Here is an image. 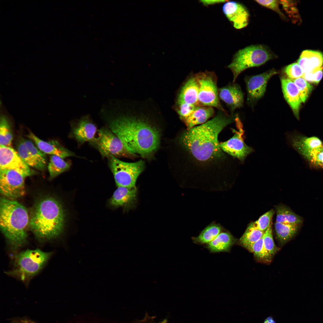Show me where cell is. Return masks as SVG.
Returning a JSON list of instances; mask_svg holds the SVG:
<instances>
[{
  "label": "cell",
  "mask_w": 323,
  "mask_h": 323,
  "mask_svg": "<svg viewBox=\"0 0 323 323\" xmlns=\"http://www.w3.org/2000/svg\"><path fill=\"white\" fill-rule=\"evenodd\" d=\"M234 120L226 111H220L211 120L184 132L180 138L181 143L199 161L220 158L223 155L218 140V135Z\"/></svg>",
  "instance_id": "cell-1"
},
{
  "label": "cell",
  "mask_w": 323,
  "mask_h": 323,
  "mask_svg": "<svg viewBox=\"0 0 323 323\" xmlns=\"http://www.w3.org/2000/svg\"><path fill=\"white\" fill-rule=\"evenodd\" d=\"M108 122L109 129L131 153L148 158L159 148L160 132L149 123L125 116L112 118Z\"/></svg>",
  "instance_id": "cell-2"
},
{
  "label": "cell",
  "mask_w": 323,
  "mask_h": 323,
  "mask_svg": "<svg viewBox=\"0 0 323 323\" xmlns=\"http://www.w3.org/2000/svg\"><path fill=\"white\" fill-rule=\"evenodd\" d=\"M30 220L28 211L21 204L4 197L0 201V227L12 248L17 249L26 243Z\"/></svg>",
  "instance_id": "cell-3"
},
{
  "label": "cell",
  "mask_w": 323,
  "mask_h": 323,
  "mask_svg": "<svg viewBox=\"0 0 323 323\" xmlns=\"http://www.w3.org/2000/svg\"><path fill=\"white\" fill-rule=\"evenodd\" d=\"M64 214L61 204L51 198L44 199L36 205L29 225L38 238L48 240L58 237L63 230Z\"/></svg>",
  "instance_id": "cell-4"
},
{
  "label": "cell",
  "mask_w": 323,
  "mask_h": 323,
  "mask_svg": "<svg viewBox=\"0 0 323 323\" xmlns=\"http://www.w3.org/2000/svg\"><path fill=\"white\" fill-rule=\"evenodd\" d=\"M52 254L39 249L22 252L17 255L13 268L7 274L23 281L28 280L42 268Z\"/></svg>",
  "instance_id": "cell-5"
},
{
  "label": "cell",
  "mask_w": 323,
  "mask_h": 323,
  "mask_svg": "<svg viewBox=\"0 0 323 323\" xmlns=\"http://www.w3.org/2000/svg\"><path fill=\"white\" fill-rule=\"evenodd\" d=\"M270 50L261 45H252L238 51L227 66L233 74V82L246 69L261 65L274 57Z\"/></svg>",
  "instance_id": "cell-6"
},
{
  "label": "cell",
  "mask_w": 323,
  "mask_h": 323,
  "mask_svg": "<svg viewBox=\"0 0 323 323\" xmlns=\"http://www.w3.org/2000/svg\"><path fill=\"white\" fill-rule=\"evenodd\" d=\"M110 157V167L117 186L136 187L137 179L145 168L144 161L140 160L134 162H127L112 156Z\"/></svg>",
  "instance_id": "cell-7"
},
{
  "label": "cell",
  "mask_w": 323,
  "mask_h": 323,
  "mask_svg": "<svg viewBox=\"0 0 323 323\" xmlns=\"http://www.w3.org/2000/svg\"><path fill=\"white\" fill-rule=\"evenodd\" d=\"M195 75L199 85V105L215 108L220 111H225L220 101L217 77L215 73L205 71Z\"/></svg>",
  "instance_id": "cell-8"
},
{
  "label": "cell",
  "mask_w": 323,
  "mask_h": 323,
  "mask_svg": "<svg viewBox=\"0 0 323 323\" xmlns=\"http://www.w3.org/2000/svg\"><path fill=\"white\" fill-rule=\"evenodd\" d=\"M92 141L104 157L112 156L134 158L136 156L129 152L118 136L107 128L98 130L97 136Z\"/></svg>",
  "instance_id": "cell-9"
},
{
  "label": "cell",
  "mask_w": 323,
  "mask_h": 323,
  "mask_svg": "<svg viewBox=\"0 0 323 323\" xmlns=\"http://www.w3.org/2000/svg\"><path fill=\"white\" fill-rule=\"evenodd\" d=\"M25 176L14 170L0 168V191L3 197L15 200L25 194Z\"/></svg>",
  "instance_id": "cell-10"
},
{
  "label": "cell",
  "mask_w": 323,
  "mask_h": 323,
  "mask_svg": "<svg viewBox=\"0 0 323 323\" xmlns=\"http://www.w3.org/2000/svg\"><path fill=\"white\" fill-rule=\"evenodd\" d=\"M17 152L24 162L29 167L43 171L46 167V154L30 140L20 137L16 144Z\"/></svg>",
  "instance_id": "cell-11"
},
{
  "label": "cell",
  "mask_w": 323,
  "mask_h": 323,
  "mask_svg": "<svg viewBox=\"0 0 323 323\" xmlns=\"http://www.w3.org/2000/svg\"><path fill=\"white\" fill-rule=\"evenodd\" d=\"M0 168L16 171L25 177L37 172L31 168L22 160L17 151L11 147L0 146Z\"/></svg>",
  "instance_id": "cell-12"
},
{
  "label": "cell",
  "mask_w": 323,
  "mask_h": 323,
  "mask_svg": "<svg viewBox=\"0 0 323 323\" xmlns=\"http://www.w3.org/2000/svg\"><path fill=\"white\" fill-rule=\"evenodd\" d=\"M277 73L275 69H272L246 79L248 99L249 101L254 102L263 96L269 80Z\"/></svg>",
  "instance_id": "cell-13"
},
{
  "label": "cell",
  "mask_w": 323,
  "mask_h": 323,
  "mask_svg": "<svg viewBox=\"0 0 323 323\" xmlns=\"http://www.w3.org/2000/svg\"><path fill=\"white\" fill-rule=\"evenodd\" d=\"M223 12L229 21L237 29L246 27L248 24L249 13L242 4L234 1L226 2L222 7Z\"/></svg>",
  "instance_id": "cell-14"
},
{
  "label": "cell",
  "mask_w": 323,
  "mask_h": 323,
  "mask_svg": "<svg viewBox=\"0 0 323 323\" xmlns=\"http://www.w3.org/2000/svg\"><path fill=\"white\" fill-rule=\"evenodd\" d=\"M243 133V130L240 129L229 140L220 143L222 150L241 161L253 151L252 149L244 142L242 137Z\"/></svg>",
  "instance_id": "cell-15"
},
{
  "label": "cell",
  "mask_w": 323,
  "mask_h": 323,
  "mask_svg": "<svg viewBox=\"0 0 323 323\" xmlns=\"http://www.w3.org/2000/svg\"><path fill=\"white\" fill-rule=\"evenodd\" d=\"M138 189L136 187H118L114 192L110 203L115 207H122L129 210L134 208L137 202Z\"/></svg>",
  "instance_id": "cell-16"
},
{
  "label": "cell",
  "mask_w": 323,
  "mask_h": 323,
  "mask_svg": "<svg viewBox=\"0 0 323 323\" xmlns=\"http://www.w3.org/2000/svg\"><path fill=\"white\" fill-rule=\"evenodd\" d=\"M220 99L227 106L231 113L241 107L243 103V94L240 86L234 82L218 89Z\"/></svg>",
  "instance_id": "cell-17"
},
{
  "label": "cell",
  "mask_w": 323,
  "mask_h": 323,
  "mask_svg": "<svg viewBox=\"0 0 323 323\" xmlns=\"http://www.w3.org/2000/svg\"><path fill=\"white\" fill-rule=\"evenodd\" d=\"M199 85L195 74L189 77L181 88L176 103L198 106Z\"/></svg>",
  "instance_id": "cell-18"
},
{
  "label": "cell",
  "mask_w": 323,
  "mask_h": 323,
  "mask_svg": "<svg viewBox=\"0 0 323 323\" xmlns=\"http://www.w3.org/2000/svg\"><path fill=\"white\" fill-rule=\"evenodd\" d=\"M27 136L35 144L37 147L45 154L56 155L62 158L74 155V153L65 148L57 140L46 141L42 140L31 132Z\"/></svg>",
  "instance_id": "cell-19"
},
{
  "label": "cell",
  "mask_w": 323,
  "mask_h": 323,
  "mask_svg": "<svg viewBox=\"0 0 323 323\" xmlns=\"http://www.w3.org/2000/svg\"><path fill=\"white\" fill-rule=\"evenodd\" d=\"M281 82L285 99L292 108L295 117L298 119L299 109L302 102L298 89L293 81L288 78L282 77Z\"/></svg>",
  "instance_id": "cell-20"
},
{
  "label": "cell",
  "mask_w": 323,
  "mask_h": 323,
  "mask_svg": "<svg viewBox=\"0 0 323 323\" xmlns=\"http://www.w3.org/2000/svg\"><path fill=\"white\" fill-rule=\"evenodd\" d=\"M297 63L303 74L312 72L322 67L323 55L319 51L305 50L302 52Z\"/></svg>",
  "instance_id": "cell-21"
},
{
  "label": "cell",
  "mask_w": 323,
  "mask_h": 323,
  "mask_svg": "<svg viewBox=\"0 0 323 323\" xmlns=\"http://www.w3.org/2000/svg\"><path fill=\"white\" fill-rule=\"evenodd\" d=\"M97 129L95 125L86 116L82 118L73 130L76 140L80 143L92 141L95 138Z\"/></svg>",
  "instance_id": "cell-22"
},
{
  "label": "cell",
  "mask_w": 323,
  "mask_h": 323,
  "mask_svg": "<svg viewBox=\"0 0 323 323\" xmlns=\"http://www.w3.org/2000/svg\"><path fill=\"white\" fill-rule=\"evenodd\" d=\"M294 147L310 162L316 166L323 168V150L322 147L310 149L303 145L295 137L291 138Z\"/></svg>",
  "instance_id": "cell-23"
},
{
  "label": "cell",
  "mask_w": 323,
  "mask_h": 323,
  "mask_svg": "<svg viewBox=\"0 0 323 323\" xmlns=\"http://www.w3.org/2000/svg\"><path fill=\"white\" fill-rule=\"evenodd\" d=\"M237 239L228 231L222 232L212 241L207 244L206 248L211 253L229 252Z\"/></svg>",
  "instance_id": "cell-24"
},
{
  "label": "cell",
  "mask_w": 323,
  "mask_h": 323,
  "mask_svg": "<svg viewBox=\"0 0 323 323\" xmlns=\"http://www.w3.org/2000/svg\"><path fill=\"white\" fill-rule=\"evenodd\" d=\"M214 114L213 108L199 106L189 115L182 120L187 127L188 129H189L196 125L205 123Z\"/></svg>",
  "instance_id": "cell-25"
},
{
  "label": "cell",
  "mask_w": 323,
  "mask_h": 323,
  "mask_svg": "<svg viewBox=\"0 0 323 323\" xmlns=\"http://www.w3.org/2000/svg\"><path fill=\"white\" fill-rule=\"evenodd\" d=\"M299 226L276 222L275 228L276 236L281 246L295 236L298 230Z\"/></svg>",
  "instance_id": "cell-26"
},
{
  "label": "cell",
  "mask_w": 323,
  "mask_h": 323,
  "mask_svg": "<svg viewBox=\"0 0 323 323\" xmlns=\"http://www.w3.org/2000/svg\"><path fill=\"white\" fill-rule=\"evenodd\" d=\"M276 214V222L291 224L299 225L303 220L289 208L283 205L275 206Z\"/></svg>",
  "instance_id": "cell-27"
},
{
  "label": "cell",
  "mask_w": 323,
  "mask_h": 323,
  "mask_svg": "<svg viewBox=\"0 0 323 323\" xmlns=\"http://www.w3.org/2000/svg\"><path fill=\"white\" fill-rule=\"evenodd\" d=\"M222 229L220 225L212 223L206 227L198 236L193 237L192 239L194 243L207 244L213 240L221 232Z\"/></svg>",
  "instance_id": "cell-28"
},
{
  "label": "cell",
  "mask_w": 323,
  "mask_h": 323,
  "mask_svg": "<svg viewBox=\"0 0 323 323\" xmlns=\"http://www.w3.org/2000/svg\"><path fill=\"white\" fill-rule=\"evenodd\" d=\"M70 166V163L65 161L63 158L57 156L51 155L48 166L50 179H52L67 171Z\"/></svg>",
  "instance_id": "cell-29"
},
{
  "label": "cell",
  "mask_w": 323,
  "mask_h": 323,
  "mask_svg": "<svg viewBox=\"0 0 323 323\" xmlns=\"http://www.w3.org/2000/svg\"><path fill=\"white\" fill-rule=\"evenodd\" d=\"M13 139L9 119L7 115L2 113L0 118V146L11 147Z\"/></svg>",
  "instance_id": "cell-30"
},
{
  "label": "cell",
  "mask_w": 323,
  "mask_h": 323,
  "mask_svg": "<svg viewBox=\"0 0 323 323\" xmlns=\"http://www.w3.org/2000/svg\"><path fill=\"white\" fill-rule=\"evenodd\" d=\"M263 232L255 228L251 223L238 242V244L244 248L252 244L263 236Z\"/></svg>",
  "instance_id": "cell-31"
},
{
  "label": "cell",
  "mask_w": 323,
  "mask_h": 323,
  "mask_svg": "<svg viewBox=\"0 0 323 323\" xmlns=\"http://www.w3.org/2000/svg\"><path fill=\"white\" fill-rule=\"evenodd\" d=\"M272 222L263 236V244L268 262H270L279 248L274 243L272 233Z\"/></svg>",
  "instance_id": "cell-32"
},
{
  "label": "cell",
  "mask_w": 323,
  "mask_h": 323,
  "mask_svg": "<svg viewBox=\"0 0 323 323\" xmlns=\"http://www.w3.org/2000/svg\"><path fill=\"white\" fill-rule=\"evenodd\" d=\"M245 248L252 252L255 257L259 261L268 262L264 248L263 236L255 243L246 246Z\"/></svg>",
  "instance_id": "cell-33"
},
{
  "label": "cell",
  "mask_w": 323,
  "mask_h": 323,
  "mask_svg": "<svg viewBox=\"0 0 323 323\" xmlns=\"http://www.w3.org/2000/svg\"><path fill=\"white\" fill-rule=\"evenodd\" d=\"M292 80L298 89L302 102L304 103L312 91L313 86L303 77H300Z\"/></svg>",
  "instance_id": "cell-34"
},
{
  "label": "cell",
  "mask_w": 323,
  "mask_h": 323,
  "mask_svg": "<svg viewBox=\"0 0 323 323\" xmlns=\"http://www.w3.org/2000/svg\"><path fill=\"white\" fill-rule=\"evenodd\" d=\"M274 213V210L272 209L262 215L257 221L251 223L255 228L265 232L272 222Z\"/></svg>",
  "instance_id": "cell-35"
},
{
  "label": "cell",
  "mask_w": 323,
  "mask_h": 323,
  "mask_svg": "<svg viewBox=\"0 0 323 323\" xmlns=\"http://www.w3.org/2000/svg\"><path fill=\"white\" fill-rule=\"evenodd\" d=\"M284 71L288 78L292 80L302 77L303 74L301 68L296 63L286 66L284 69Z\"/></svg>",
  "instance_id": "cell-36"
},
{
  "label": "cell",
  "mask_w": 323,
  "mask_h": 323,
  "mask_svg": "<svg viewBox=\"0 0 323 323\" xmlns=\"http://www.w3.org/2000/svg\"><path fill=\"white\" fill-rule=\"evenodd\" d=\"M295 136L303 145L308 148L316 149L323 146L322 141L316 137H306L298 136Z\"/></svg>",
  "instance_id": "cell-37"
},
{
  "label": "cell",
  "mask_w": 323,
  "mask_h": 323,
  "mask_svg": "<svg viewBox=\"0 0 323 323\" xmlns=\"http://www.w3.org/2000/svg\"><path fill=\"white\" fill-rule=\"evenodd\" d=\"M322 75V67L312 72L304 73L302 77L307 81L318 83L321 79Z\"/></svg>",
  "instance_id": "cell-38"
},
{
  "label": "cell",
  "mask_w": 323,
  "mask_h": 323,
  "mask_svg": "<svg viewBox=\"0 0 323 323\" xmlns=\"http://www.w3.org/2000/svg\"><path fill=\"white\" fill-rule=\"evenodd\" d=\"M259 4L272 10L278 13L283 18L284 17V15L280 11L279 5L280 1L276 0H256Z\"/></svg>",
  "instance_id": "cell-39"
},
{
  "label": "cell",
  "mask_w": 323,
  "mask_h": 323,
  "mask_svg": "<svg viewBox=\"0 0 323 323\" xmlns=\"http://www.w3.org/2000/svg\"><path fill=\"white\" fill-rule=\"evenodd\" d=\"M280 1V4L282 5L284 10L292 18L295 17L297 19L299 18L298 14L294 3L290 2V1Z\"/></svg>",
  "instance_id": "cell-40"
},
{
  "label": "cell",
  "mask_w": 323,
  "mask_h": 323,
  "mask_svg": "<svg viewBox=\"0 0 323 323\" xmlns=\"http://www.w3.org/2000/svg\"><path fill=\"white\" fill-rule=\"evenodd\" d=\"M228 1L227 0H200V1L204 5L208 6L219 3L226 2Z\"/></svg>",
  "instance_id": "cell-41"
},
{
  "label": "cell",
  "mask_w": 323,
  "mask_h": 323,
  "mask_svg": "<svg viewBox=\"0 0 323 323\" xmlns=\"http://www.w3.org/2000/svg\"><path fill=\"white\" fill-rule=\"evenodd\" d=\"M263 323H276V322L272 317L269 316L265 319Z\"/></svg>",
  "instance_id": "cell-42"
},
{
  "label": "cell",
  "mask_w": 323,
  "mask_h": 323,
  "mask_svg": "<svg viewBox=\"0 0 323 323\" xmlns=\"http://www.w3.org/2000/svg\"><path fill=\"white\" fill-rule=\"evenodd\" d=\"M322 149H323V146L322 147Z\"/></svg>",
  "instance_id": "cell-43"
}]
</instances>
